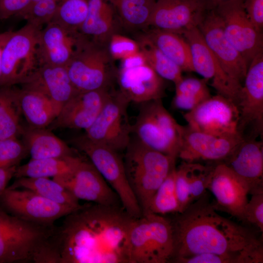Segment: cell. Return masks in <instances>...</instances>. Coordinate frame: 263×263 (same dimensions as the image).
<instances>
[{"label":"cell","mask_w":263,"mask_h":263,"mask_svg":"<svg viewBox=\"0 0 263 263\" xmlns=\"http://www.w3.org/2000/svg\"><path fill=\"white\" fill-rule=\"evenodd\" d=\"M183 116L194 130L218 137L239 136L238 108L232 100L221 94L210 96Z\"/></svg>","instance_id":"obj_12"},{"label":"cell","mask_w":263,"mask_h":263,"mask_svg":"<svg viewBox=\"0 0 263 263\" xmlns=\"http://www.w3.org/2000/svg\"><path fill=\"white\" fill-rule=\"evenodd\" d=\"M72 143L88 157L117 194L124 209L134 219L142 216L141 209L128 182L123 160L119 152L91 140L85 134L74 138Z\"/></svg>","instance_id":"obj_8"},{"label":"cell","mask_w":263,"mask_h":263,"mask_svg":"<svg viewBox=\"0 0 263 263\" xmlns=\"http://www.w3.org/2000/svg\"><path fill=\"white\" fill-rule=\"evenodd\" d=\"M173 251L171 220L153 213L134 219L129 236V263H169Z\"/></svg>","instance_id":"obj_5"},{"label":"cell","mask_w":263,"mask_h":263,"mask_svg":"<svg viewBox=\"0 0 263 263\" xmlns=\"http://www.w3.org/2000/svg\"><path fill=\"white\" fill-rule=\"evenodd\" d=\"M121 26L130 31L144 30L149 23L156 0H107Z\"/></svg>","instance_id":"obj_31"},{"label":"cell","mask_w":263,"mask_h":263,"mask_svg":"<svg viewBox=\"0 0 263 263\" xmlns=\"http://www.w3.org/2000/svg\"><path fill=\"white\" fill-rule=\"evenodd\" d=\"M257 227L263 232V192L252 194L244 207L243 220Z\"/></svg>","instance_id":"obj_43"},{"label":"cell","mask_w":263,"mask_h":263,"mask_svg":"<svg viewBox=\"0 0 263 263\" xmlns=\"http://www.w3.org/2000/svg\"><path fill=\"white\" fill-rule=\"evenodd\" d=\"M21 114L13 86L0 87V140L21 135Z\"/></svg>","instance_id":"obj_35"},{"label":"cell","mask_w":263,"mask_h":263,"mask_svg":"<svg viewBox=\"0 0 263 263\" xmlns=\"http://www.w3.org/2000/svg\"><path fill=\"white\" fill-rule=\"evenodd\" d=\"M28 154L24 145L18 138L0 140V168L18 166Z\"/></svg>","instance_id":"obj_41"},{"label":"cell","mask_w":263,"mask_h":263,"mask_svg":"<svg viewBox=\"0 0 263 263\" xmlns=\"http://www.w3.org/2000/svg\"><path fill=\"white\" fill-rule=\"evenodd\" d=\"M197 27L225 72L243 85L248 64L226 38L221 21L215 11L207 10Z\"/></svg>","instance_id":"obj_18"},{"label":"cell","mask_w":263,"mask_h":263,"mask_svg":"<svg viewBox=\"0 0 263 263\" xmlns=\"http://www.w3.org/2000/svg\"><path fill=\"white\" fill-rule=\"evenodd\" d=\"M216 164L204 165L183 161L176 168L175 188L180 213L207 192Z\"/></svg>","instance_id":"obj_26"},{"label":"cell","mask_w":263,"mask_h":263,"mask_svg":"<svg viewBox=\"0 0 263 263\" xmlns=\"http://www.w3.org/2000/svg\"><path fill=\"white\" fill-rule=\"evenodd\" d=\"M237 106L239 112L237 132L242 139L263 135V52L250 62Z\"/></svg>","instance_id":"obj_11"},{"label":"cell","mask_w":263,"mask_h":263,"mask_svg":"<svg viewBox=\"0 0 263 263\" xmlns=\"http://www.w3.org/2000/svg\"><path fill=\"white\" fill-rule=\"evenodd\" d=\"M124 151L128 182L142 215L148 214L153 195L175 167L176 159L146 146L135 137Z\"/></svg>","instance_id":"obj_3"},{"label":"cell","mask_w":263,"mask_h":263,"mask_svg":"<svg viewBox=\"0 0 263 263\" xmlns=\"http://www.w3.org/2000/svg\"><path fill=\"white\" fill-rule=\"evenodd\" d=\"M206 10H212L230 0H198Z\"/></svg>","instance_id":"obj_47"},{"label":"cell","mask_w":263,"mask_h":263,"mask_svg":"<svg viewBox=\"0 0 263 263\" xmlns=\"http://www.w3.org/2000/svg\"><path fill=\"white\" fill-rule=\"evenodd\" d=\"M222 163L247 185L250 194L263 192L262 139H242Z\"/></svg>","instance_id":"obj_25"},{"label":"cell","mask_w":263,"mask_h":263,"mask_svg":"<svg viewBox=\"0 0 263 263\" xmlns=\"http://www.w3.org/2000/svg\"><path fill=\"white\" fill-rule=\"evenodd\" d=\"M182 36L188 42L191 52L194 72L203 77L221 94L232 100L236 105L242 85L225 72L221 64L206 44L197 26L185 31Z\"/></svg>","instance_id":"obj_17"},{"label":"cell","mask_w":263,"mask_h":263,"mask_svg":"<svg viewBox=\"0 0 263 263\" xmlns=\"http://www.w3.org/2000/svg\"><path fill=\"white\" fill-rule=\"evenodd\" d=\"M207 11L198 0H156L149 26L182 35L197 26Z\"/></svg>","instance_id":"obj_22"},{"label":"cell","mask_w":263,"mask_h":263,"mask_svg":"<svg viewBox=\"0 0 263 263\" xmlns=\"http://www.w3.org/2000/svg\"><path fill=\"white\" fill-rule=\"evenodd\" d=\"M144 33L183 72H194L189 46L182 35L155 28Z\"/></svg>","instance_id":"obj_30"},{"label":"cell","mask_w":263,"mask_h":263,"mask_svg":"<svg viewBox=\"0 0 263 263\" xmlns=\"http://www.w3.org/2000/svg\"><path fill=\"white\" fill-rule=\"evenodd\" d=\"M140 104L132 133L146 146L177 159L182 125L166 109L161 99Z\"/></svg>","instance_id":"obj_7"},{"label":"cell","mask_w":263,"mask_h":263,"mask_svg":"<svg viewBox=\"0 0 263 263\" xmlns=\"http://www.w3.org/2000/svg\"><path fill=\"white\" fill-rule=\"evenodd\" d=\"M17 101L29 126L46 128L57 115L51 100L43 93L29 88H15Z\"/></svg>","instance_id":"obj_28"},{"label":"cell","mask_w":263,"mask_h":263,"mask_svg":"<svg viewBox=\"0 0 263 263\" xmlns=\"http://www.w3.org/2000/svg\"><path fill=\"white\" fill-rule=\"evenodd\" d=\"M242 140L239 136L218 137L181 126L177 158L187 162H223Z\"/></svg>","instance_id":"obj_19"},{"label":"cell","mask_w":263,"mask_h":263,"mask_svg":"<svg viewBox=\"0 0 263 263\" xmlns=\"http://www.w3.org/2000/svg\"><path fill=\"white\" fill-rule=\"evenodd\" d=\"M22 143L31 159L61 157L76 154L64 141L45 128H23Z\"/></svg>","instance_id":"obj_29"},{"label":"cell","mask_w":263,"mask_h":263,"mask_svg":"<svg viewBox=\"0 0 263 263\" xmlns=\"http://www.w3.org/2000/svg\"><path fill=\"white\" fill-rule=\"evenodd\" d=\"M81 157L71 156L31 159L25 164L18 166L14 175L19 177H50L67 174L75 168Z\"/></svg>","instance_id":"obj_33"},{"label":"cell","mask_w":263,"mask_h":263,"mask_svg":"<svg viewBox=\"0 0 263 263\" xmlns=\"http://www.w3.org/2000/svg\"><path fill=\"white\" fill-rule=\"evenodd\" d=\"M55 227L23 220L0 207V263H40Z\"/></svg>","instance_id":"obj_4"},{"label":"cell","mask_w":263,"mask_h":263,"mask_svg":"<svg viewBox=\"0 0 263 263\" xmlns=\"http://www.w3.org/2000/svg\"><path fill=\"white\" fill-rule=\"evenodd\" d=\"M171 220L176 258L202 253L232 254L263 246L251 230L217 212L207 192Z\"/></svg>","instance_id":"obj_2"},{"label":"cell","mask_w":263,"mask_h":263,"mask_svg":"<svg viewBox=\"0 0 263 263\" xmlns=\"http://www.w3.org/2000/svg\"><path fill=\"white\" fill-rule=\"evenodd\" d=\"M39 29L27 23L12 31L2 50L0 87L19 84L38 66Z\"/></svg>","instance_id":"obj_9"},{"label":"cell","mask_w":263,"mask_h":263,"mask_svg":"<svg viewBox=\"0 0 263 263\" xmlns=\"http://www.w3.org/2000/svg\"><path fill=\"white\" fill-rule=\"evenodd\" d=\"M88 13L78 32L84 37L108 46L111 37L121 26L107 0H88Z\"/></svg>","instance_id":"obj_27"},{"label":"cell","mask_w":263,"mask_h":263,"mask_svg":"<svg viewBox=\"0 0 263 263\" xmlns=\"http://www.w3.org/2000/svg\"><path fill=\"white\" fill-rule=\"evenodd\" d=\"M30 0H0V19L19 16L29 4Z\"/></svg>","instance_id":"obj_45"},{"label":"cell","mask_w":263,"mask_h":263,"mask_svg":"<svg viewBox=\"0 0 263 263\" xmlns=\"http://www.w3.org/2000/svg\"><path fill=\"white\" fill-rule=\"evenodd\" d=\"M17 167L0 168V195L7 188L10 180L14 177Z\"/></svg>","instance_id":"obj_46"},{"label":"cell","mask_w":263,"mask_h":263,"mask_svg":"<svg viewBox=\"0 0 263 263\" xmlns=\"http://www.w3.org/2000/svg\"><path fill=\"white\" fill-rule=\"evenodd\" d=\"M59 0H40L32 4L19 17L25 19L27 23L41 29L53 19Z\"/></svg>","instance_id":"obj_40"},{"label":"cell","mask_w":263,"mask_h":263,"mask_svg":"<svg viewBox=\"0 0 263 263\" xmlns=\"http://www.w3.org/2000/svg\"><path fill=\"white\" fill-rule=\"evenodd\" d=\"M11 31L0 33V81L1 75V56L4 46L8 38Z\"/></svg>","instance_id":"obj_48"},{"label":"cell","mask_w":263,"mask_h":263,"mask_svg":"<svg viewBox=\"0 0 263 263\" xmlns=\"http://www.w3.org/2000/svg\"><path fill=\"white\" fill-rule=\"evenodd\" d=\"M204 78L183 77L175 84L172 106L177 109L191 111L211 95Z\"/></svg>","instance_id":"obj_36"},{"label":"cell","mask_w":263,"mask_h":263,"mask_svg":"<svg viewBox=\"0 0 263 263\" xmlns=\"http://www.w3.org/2000/svg\"><path fill=\"white\" fill-rule=\"evenodd\" d=\"M88 0H59L52 21L66 29L78 32L88 13Z\"/></svg>","instance_id":"obj_38"},{"label":"cell","mask_w":263,"mask_h":263,"mask_svg":"<svg viewBox=\"0 0 263 263\" xmlns=\"http://www.w3.org/2000/svg\"><path fill=\"white\" fill-rule=\"evenodd\" d=\"M244 7L256 29L262 33L263 28V0H244Z\"/></svg>","instance_id":"obj_44"},{"label":"cell","mask_w":263,"mask_h":263,"mask_svg":"<svg viewBox=\"0 0 263 263\" xmlns=\"http://www.w3.org/2000/svg\"><path fill=\"white\" fill-rule=\"evenodd\" d=\"M110 89L79 92L66 103L50 126V129H88L109 99Z\"/></svg>","instance_id":"obj_20"},{"label":"cell","mask_w":263,"mask_h":263,"mask_svg":"<svg viewBox=\"0 0 263 263\" xmlns=\"http://www.w3.org/2000/svg\"><path fill=\"white\" fill-rule=\"evenodd\" d=\"M135 40L147 63L158 75L174 84L182 79L183 71L181 68L162 52L144 33L138 35Z\"/></svg>","instance_id":"obj_34"},{"label":"cell","mask_w":263,"mask_h":263,"mask_svg":"<svg viewBox=\"0 0 263 263\" xmlns=\"http://www.w3.org/2000/svg\"><path fill=\"white\" fill-rule=\"evenodd\" d=\"M78 37V32L69 30L56 22L47 24L38 35V66H66L74 54Z\"/></svg>","instance_id":"obj_24"},{"label":"cell","mask_w":263,"mask_h":263,"mask_svg":"<svg viewBox=\"0 0 263 263\" xmlns=\"http://www.w3.org/2000/svg\"><path fill=\"white\" fill-rule=\"evenodd\" d=\"M19 84L46 95L57 115L63 105L79 92L72 83L66 66H38Z\"/></svg>","instance_id":"obj_23"},{"label":"cell","mask_w":263,"mask_h":263,"mask_svg":"<svg viewBox=\"0 0 263 263\" xmlns=\"http://www.w3.org/2000/svg\"><path fill=\"white\" fill-rule=\"evenodd\" d=\"M7 188L29 189L52 201L75 208L81 206L79 200L66 188L47 177L18 178Z\"/></svg>","instance_id":"obj_32"},{"label":"cell","mask_w":263,"mask_h":263,"mask_svg":"<svg viewBox=\"0 0 263 263\" xmlns=\"http://www.w3.org/2000/svg\"><path fill=\"white\" fill-rule=\"evenodd\" d=\"M78 200L122 207L120 199L90 160L81 157L70 172L53 178Z\"/></svg>","instance_id":"obj_16"},{"label":"cell","mask_w":263,"mask_h":263,"mask_svg":"<svg viewBox=\"0 0 263 263\" xmlns=\"http://www.w3.org/2000/svg\"><path fill=\"white\" fill-rule=\"evenodd\" d=\"M134 219L122 207L81 205L65 216L50 238L53 263H129Z\"/></svg>","instance_id":"obj_1"},{"label":"cell","mask_w":263,"mask_h":263,"mask_svg":"<svg viewBox=\"0 0 263 263\" xmlns=\"http://www.w3.org/2000/svg\"><path fill=\"white\" fill-rule=\"evenodd\" d=\"M244 0H230L214 9L225 34L249 64L263 52V33L257 30L244 7Z\"/></svg>","instance_id":"obj_15"},{"label":"cell","mask_w":263,"mask_h":263,"mask_svg":"<svg viewBox=\"0 0 263 263\" xmlns=\"http://www.w3.org/2000/svg\"><path fill=\"white\" fill-rule=\"evenodd\" d=\"M108 46L79 33L74 54L66 66L69 76L78 92L111 89L117 69Z\"/></svg>","instance_id":"obj_6"},{"label":"cell","mask_w":263,"mask_h":263,"mask_svg":"<svg viewBox=\"0 0 263 263\" xmlns=\"http://www.w3.org/2000/svg\"><path fill=\"white\" fill-rule=\"evenodd\" d=\"M174 168L153 195L149 206V213L161 215L179 213L180 208L176 193Z\"/></svg>","instance_id":"obj_37"},{"label":"cell","mask_w":263,"mask_h":263,"mask_svg":"<svg viewBox=\"0 0 263 263\" xmlns=\"http://www.w3.org/2000/svg\"><path fill=\"white\" fill-rule=\"evenodd\" d=\"M0 207L18 218L48 226H54L56 220L78 208L58 204L29 189L7 188L0 195Z\"/></svg>","instance_id":"obj_13"},{"label":"cell","mask_w":263,"mask_h":263,"mask_svg":"<svg viewBox=\"0 0 263 263\" xmlns=\"http://www.w3.org/2000/svg\"><path fill=\"white\" fill-rule=\"evenodd\" d=\"M130 101L119 91H112L97 117L85 130L91 140L117 152L124 151L129 145L132 125L128 115Z\"/></svg>","instance_id":"obj_10"},{"label":"cell","mask_w":263,"mask_h":263,"mask_svg":"<svg viewBox=\"0 0 263 263\" xmlns=\"http://www.w3.org/2000/svg\"><path fill=\"white\" fill-rule=\"evenodd\" d=\"M116 80L119 91L130 102L140 104L164 95V79L147 63L140 51L121 60Z\"/></svg>","instance_id":"obj_14"},{"label":"cell","mask_w":263,"mask_h":263,"mask_svg":"<svg viewBox=\"0 0 263 263\" xmlns=\"http://www.w3.org/2000/svg\"><path fill=\"white\" fill-rule=\"evenodd\" d=\"M257 255L252 249L232 254L202 253L174 259L177 263H255Z\"/></svg>","instance_id":"obj_39"},{"label":"cell","mask_w":263,"mask_h":263,"mask_svg":"<svg viewBox=\"0 0 263 263\" xmlns=\"http://www.w3.org/2000/svg\"><path fill=\"white\" fill-rule=\"evenodd\" d=\"M214 195V206L242 221L250 189L247 185L223 163L215 165L208 188Z\"/></svg>","instance_id":"obj_21"},{"label":"cell","mask_w":263,"mask_h":263,"mask_svg":"<svg viewBox=\"0 0 263 263\" xmlns=\"http://www.w3.org/2000/svg\"><path fill=\"white\" fill-rule=\"evenodd\" d=\"M108 49L114 60H123L140 52L139 46L135 39H133L120 33H115L111 38Z\"/></svg>","instance_id":"obj_42"}]
</instances>
